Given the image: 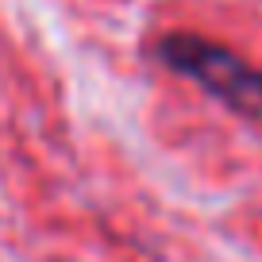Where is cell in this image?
Here are the masks:
<instances>
[{"instance_id":"obj_1","label":"cell","mask_w":262,"mask_h":262,"mask_svg":"<svg viewBox=\"0 0 262 262\" xmlns=\"http://www.w3.org/2000/svg\"><path fill=\"white\" fill-rule=\"evenodd\" d=\"M155 54L170 74L189 77L231 112L247 120H262V70L243 62L235 50L208 42L205 35L193 31H170L155 42Z\"/></svg>"}]
</instances>
